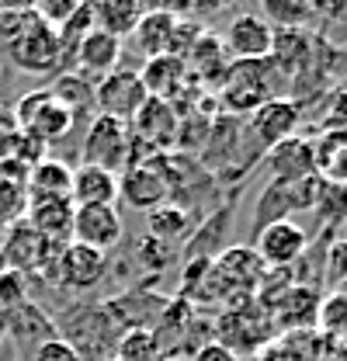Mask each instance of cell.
I'll list each match as a JSON object with an SVG mask.
<instances>
[{
	"mask_svg": "<svg viewBox=\"0 0 347 361\" xmlns=\"http://www.w3.org/2000/svg\"><path fill=\"white\" fill-rule=\"evenodd\" d=\"M219 39H222V49L233 63H260V59L271 56L274 28L254 11H240L226 21Z\"/></svg>",
	"mask_w": 347,
	"mask_h": 361,
	"instance_id": "7",
	"label": "cell"
},
{
	"mask_svg": "<svg viewBox=\"0 0 347 361\" xmlns=\"http://www.w3.org/2000/svg\"><path fill=\"white\" fill-rule=\"evenodd\" d=\"M25 302V278L14 274V271L0 268V316L11 313L14 306Z\"/></svg>",
	"mask_w": 347,
	"mask_h": 361,
	"instance_id": "35",
	"label": "cell"
},
{
	"mask_svg": "<svg viewBox=\"0 0 347 361\" xmlns=\"http://www.w3.org/2000/svg\"><path fill=\"white\" fill-rule=\"evenodd\" d=\"M118 361H160L164 351L157 344V334L150 326H126L122 337H115V351Z\"/></svg>",
	"mask_w": 347,
	"mask_h": 361,
	"instance_id": "28",
	"label": "cell"
},
{
	"mask_svg": "<svg viewBox=\"0 0 347 361\" xmlns=\"http://www.w3.org/2000/svg\"><path fill=\"white\" fill-rule=\"evenodd\" d=\"M327 142H312L316 153V174L334 184H347V133H327Z\"/></svg>",
	"mask_w": 347,
	"mask_h": 361,
	"instance_id": "26",
	"label": "cell"
},
{
	"mask_svg": "<svg viewBox=\"0 0 347 361\" xmlns=\"http://www.w3.org/2000/svg\"><path fill=\"white\" fill-rule=\"evenodd\" d=\"M188 226H191V216H188L181 205H174V202H164L160 209L150 212V236H157L160 243L181 240V236L188 233Z\"/></svg>",
	"mask_w": 347,
	"mask_h": 361,
	"instance_id": "30",
	"label": "cell"
},
{
	"mask_svg": "<svg viewBox=\"0 0 347 361\" xmlns=\"http://www.w3.org/2000/svg\"><path fill=\"white\" fill-rule=\"evenodd\" d=\"M94 84H97V80H90L80 70H59V73L49 80V90H52V97H59V101L77 115V111L94 108Z\"/></svg>",
	"mask_w": 347,
	"mask_h": 361,
	"instance_id": "25",
	"label": "cell"
},
{
	"mask_svg": "<svg viewBox=\"0 0 347 361\" xmlns=\"http://www.w3.org/2000/svg\"><path fill=\"white\" fill-rule=\"evenodd\" d=\"M80 164L104 167V171L122 178L132 167L129 122H118V118H108V115H94V122L87 126L84 146H80Z\"/></svg>",
	"mask_w": 347,
	"mask_h": 361,
	"instance_id": "3",
	"label": "cell"
},
{
	"mask_svg": "<svg viewBox=\"0 0 347 361\" xmlns=\"http://www.w3.org/2000/svg\"><path fill=\"white\" fill-rule=\"evenodd\" d=\"M312 216L319 219L323 229H337L347 223V184H334V180H323L319 195H316V205H312Z\"/></svg>",
	"mask_w": 347,
	"mask_h": 361,
	"instance_id": "29",
	"label": "cell"
},
{
	"mask_svg": "<svg viewBox=\"0 0 347 361\" xmlns=\"http://www.w3.org/2000/svg\"><path fill=\"white\" fill-rule=\"evenodd\" d=\"M0 330H7L18 344H32V351L35 348H42L45 341H52L56 337V323L49 319V316L35 306V302H21V306H14L11 313H4L0 316ZM32 351H28V358H32Z\"/></svg>",
	"mask_w": 347,
	"mask_h": 361,
	"instance_id": "19",
	"label": "cell"
},
{
	"mask_svg": "<svg viewBox=\"0 0 347 361\" xmlns=\"http://www.w3.org/2000/svg\"><path fill=\"white\" fill-rule=\"evenodd\" d=\"M327 348V358L330 355H347V292H330L319 299V310H316V326H312Z\"/></svg>",
	"mask_w": 347,
	"mask_h": 361,
	"instance_id": "21",
	"label": "cell"
},
{
	"mask_svg": "<svg viewBox=\"0 0 347 361\" xmlns=\"http://www.w3.org/2000/svg\"><path fill=\"white\" fill-rule=\"evenodd\" d=\"M229 56H226V49H222V39H219V32H202V39L191 45V52L184 56V66H188V77H191V84H202V87H219L222 84V77H226V70H229Z\"/></svg>",
	"mask_w": 347,
	"mask_h": 361,
	"instance_id": "16",
	"label": "cell"
},
{
	"mask_svg": "<svg viewBox=\"0 0 347 361\" xmlns=\"http://www.w3.org/2000/svg\"><path fill=\"white\" fill-rule=\"evenodd\" d=\"M4 56H7L21 73H32V77H56L59 70H66L63 45H59L56 28L42 25L39 18H35L14 42L4 45Z\"/></svg>",
	"mask_w": 347,
	"mask_h": 361,
	"instance_id": "4",
	"label": "cell"
},
{
	"mask_svg": "<svg viewBox=\"0 0 347 361\" xmlns=\"http://www.w3.org/2000/svg\"><path fill=\"white\" fill-rule=\"evenodd\" d=\"M146 101H150V94L139 80V70H129V66H118V70H111L108 77H101L94 84L97 115H108V118H118V122H132V115Z\"/></svg>",
	"mask_w": 347,
	"mask_h": 361,
	"instance_id": "6",
	"label": "cell"
},
{
	"mask_svg": "<svg viewBox=\"0 0 347 361\" xmlns=\"http://www.w3.org/2000/svg\"><path fill=\"white\" fill-rule=\"evenodd\" d=\"M35 7V18L49 25V28H63L70 18H73V11L80 7V0H39V4H32Z\"/></svg>",
	"mask_w": 347,
	"mask_h": 361,
	"instance_id": "34",
	"label": "cell"
},
{
	"mask_svg": "<svg viewBox=\"0 0 347 361\" xmlns=\"http://www.w3.org/2000/svg\"><path fill=\"white\" fill-rule=\"evenodd\" d=\"M18 135H21V126H18L14 111H11V108H0V160H7V157L14 153Z\"/></svg>",
	"mask_w": 347,
	"mask_h": 361,
	"instance_id": "37",
	"label": "cell"
},
{
	"mask_svg": "<svg viewBox=\"0 0 347 361\" xmlns=\"http://www.w3.org/2000/svg\"><path fill=\"white\" fill-rule=\"evenodd\" d=\"M181 11H164V7H146V14L139 18L135 32L129 35L132 49L146 59L153 56H171V39H174V25H177Z\"/></svg>",
	"mask_w": 347,
	"mask_h": 361,
	"instance_id": "17",
	"label": "cell"
},
{
	"mask_svg": "<svg viewBox=\"0 0 347 361\" xmlns=\"http://www.w3.org/2000/svg\"><path fill=\"white\" fill-rule=\"evenodd\" d=\"M327 278L330 281H347V240H337V243H330V250H327Z\"/></svg>",
	"mask_w": 347,
	"mask_h": 361,
	"instance_id": "38",
	"label": "cell"
},
{
	"mask_svg": "<svg viewBox=\"0 0 347 361\" xmlns=\"http://www.w3.org/2000/svg\"><path fill=\"white\" fill-rule=\"evenodd\" d=\"M45 274H52L66 288H80L84 292V288L101 285V278L108 274V257L97 254V250H90V247H80V243H66V247L56 250V257L45 268Z\"/></svg>",
	"mask_w": 347,
	"mask_h": 361,
	"instance_id": "11",
	"label": "cell"
},
{
	"mask_svg": "<svg viewBox=\"0 0 347 361\" xmlns=\"http://www.w3.org/2000/svg\"><path fill=\"white\" fill-rule=\"evenodd\" d=\"M260 361H327V348L316 330H288L260 348Z\"/></svg>",
	"mask_w": 347,
	"mask_h": 361,
	"instance_id": "22",
	"label": "cell"
},
{
	"mask_svg": "<svg viewBox=\"0 0 347 361\" xmlns=\"http://www.w3.org/2000/svg\"><path fill=\"white\" fill-rule=\"evenodd\" d=\"M11 111H14L21 133L35 135L45 146L63 142L66 135L73 133V126H77V115L59 97H52L49 87H35V90H28V94H21Z\"/></svg>",
	"mask_w": 347,
	"mask_h": 361,
	"instance_id": "2",
	"label": "cell"
},
{
	"mask_svg": "<svg viewBox=\"0 0 347 361\" xmlns=\"http://www.w3.org/2000/svg\"><path fill=\"white\" fill-rule=\"evenodd\" d=\"M254 250L264 261V268H292L309 254V233L296 219H281V223L257 229Z\"/></svg>",
	"mask_w": 347,
	"mask_h": 361,
	"instance_id": "10",
	"label": "cell"
},
{
	"mask_svg": "<svg viewBox=\"0 0 347 361\" xmlns=\"http://www.w3.org/2000/svg\"><path fill=\"white\" fill-rule=\"evenodd\" d=\"M327 361H330V358H327Z\"/></svg>",
	"mask_w": 347,
	"mask_h": 361,
	"instance_id": "43",
	"label": "cell"
},
{
	"mask_svg": "<svg viewBox=\"0 0 347 361\" xmlns=\"http://www.w3.org/2000/svg\"><path fill=\"white\" fill-rule=\"evenodd\" d=\"M191 361H240V355H233L226 344H219V341H209V344H202Z\"/></svg>",
	"mask_w": 347,
	"mask_h": 361,
	"instance_id": "39",
	"label": "cell"
},
{
	"mask_svg": "<svg viewBox=\"0 0 347 361\" xmlns=\"http://www.w3.org/2000/svg\"><path fill=\"white\" fill-rule=\"evenodd\" d=\"M101 361H118V358H115V355H108V358H101Z\"/></svg>",
	"mask_w": 347,
	"mask_h": 361,
	"instance_id": "40",
	"label": "cell"
},
{
	"mask_svg": "<svg viewBox=\"0 0 347 361\" xmlns=\"http://www.w3.org/2000/svg\"><path fill=\"white\" fill-rule=\"evenodd\" d=\"M70 198H73V205H115L118 202V174L94 167V164H77Z\"/></svg>",
	"mask_w": 347,
	"mask_h": 361,
	"instance_id": "20",
	"label": "cell"
},
{
	"mask_svg": "<svg viewBox=\"0 0 347 361\" xmlns=\"http://www.w3.org/2000/svg\"><path fill=\"white\" fill-rule=\"evenodd\" d=\"M70 188H73V167L56 157H45L42 164H35L25 184L28 198H70Z\"/></svg>",
	"mask_w": 347,
	"mask_h": 361,
	"instance_id": "23",
	"label": "cell"
},
{
	"mask_svg": "<svg viewBox=\"0 0 347 361\" xmlns=\"http://www.w3.org/2000/svg\"><path fill=\"white\" fill-rule=\"evenodd\" d=\"M0 73H4V70H0Z\"/></svg>",
	"mask_w": 347,
	"mask_h": 361,
	"instance_id": "42",
	"label": "cell"
},
{
	"mask_svg": "<svg viewBox=\"0 0 347 361\" xmlns=\"http://www.w3.org/2000/svg\"><path fill=\"white\" fill-rule=\"evenodd\" d=\"M274 32H305L309 21H316V4H303V0H267L264 14H260Z\"/></svg>",
	"mask_w": 347,
	"mask_h": 361,
	"instance_id": "27",
	"label": "cell"
},
{
	"mask_svg": "<svg viewBox=\"0 0 347 361\" xmlns=\"http://www.w3.org/2000/svg\"><path fill=\"white\" fill-rule=\"evenodd\" d=\"M299 122H303V108L296 97H271L264 101L257 111L247 115V133L250 139H257V146L267 153L285 139L299 135Z\"/></svg>",
	"mask_w": 347,
	"mask_h": 361,
	"instance_id": "8",
	"label": "cell"
},
{
	"mask_svg": "<svg viewBox=\"0 0 347 361\" xmlns=\"http://www.w3.org/2000/svg\"><path fill=\"white\" fill-rule=\"evenodd\" d=\"M160 361H174V358H167V355H164V358H160Z\"/></svg>",
	"mask_w": 347,
	"mask_h": 361,
	"instance_id": "41",
	"label": "cell"
},
{
	"mask_svg": "<svg viewBox=\"0 0 347 361\" xmlns=\"http://www.w3.org/2000/svg\"><path fill=\"white\" fill-rule=\"evenodd\" d=\"M139 80H142V87H146L150 97L167 101V104L191 84L188 66H184V59H177V56H153V59H146L142 70H139Z\"/></svg>",
	"mask_w": 347,
	"mask_h": 361,
	"instance_id": "18",
	"label": "cell"
},
{
	"mask_svg": "<svg viewBox=\"0 0 347 361\" xmlns=\"http://www.w3.org/2000/svg\"><path fill=\"white\" fill-rule=\"evenodd\" d=\"M90 7H94V28H101V32L122 39V42L135 32L139 18L146 14V7L135 4V0H97Z\"/></svg>",
	"mask_w": 347,
	"mask_h": 361,
	"instance_id": "24",
	"label": "cell"
},
{
	"mask_svg": "<svg viewBox=\"0 0 347 361\" xmlns=\"http://www.w3.org/2000/svg\"><path fill=\"white\" fill-rule=\"evenodd\" d=\"M28 361H84V358H80L63 337H52V341H45L42 348H35Z\"/></svg>",
	"mask_w": 347,
	"mask_h": 361,
	"instance_id": "36",
	"label": "cell"
},
{
	"mask_svg": "<svg viewBox=\"0 0 347 361\" xmlns=\"http://www.w3.org/2000/svg\"><path fill=\"white\" fill-rule=\"evenodd\" d=\"M264 164L271 171V180H281V184H296L316 174V153H312V139H285L278 142L274 149L264 153Z\"/></svg>",
	"mask_w": 347,
	"mask_h": 361,
	"instance_id": "14",
	"label": "cell"
},
{
	"mask_svg": "<svg viewBox=\"0 0 347 361\" xmlns=\"http://www.w3.org/2000/svg\"><path fill=\"white\" fill-rule=\"evenodd\" d=\"M122 49H126L122 39H115V35L94 28L84 42L73 49V56H70V70H80V73H87L90 80H101V77H108L111 70H118Z\"/></svg>",
	"mask_w": 347,
	"mask_h": 361,
	"instance_id": "15",
	"label": "cell"
},
{
	"mask_svg": "<svg viewBox=\"0 0 347 361\" xmlns=\"http://www.w3.org/2000/svg\"><path fill=\"white\" fill-rule=\"evenodd\" d=\"M28 212V191L21 184L0 178V229H11L14 223H21Z\"/></svg>",
	"mask_w": 347,
	"mask_h": 361,
	"instance_id": "32",
	"label": "cell"
},
{
	"mask_svg": "<svg viewBox=\"0 0 347 361\" xmlns=\"http://www.w3.org/2000/svg\"><path fill=\"white\" fill-rule=\"evenodd\" d=\"M90 32H94V7L80 0V7L73 11V18H70V21H66V25H63V28L56 32V35H59V45H63V59H66V70H70V56H73V49L84 42Z\"/></svg>",
	"mask_w": 347,
	"mask_h": 361,
	"instance_id": "31",
	"label": "cell"
},
{
	"mask_svg": "<svg viewBox=\"0 0 347 361\" xmlns=\"http://www.w3.org/2000/svg\"><path fill=\"white\" fill-rule=\"evenodd\" d=\"M126 236V223H122V212L118 205H77V216H73V240L70 243H80L90 247L97 254H111Z\"/></svg>",
	"mask_w": 347,
	"mask_h": 361,
	"instance_id": "9",
	"label": "cell"
},
{
	"mask_svg": "<svg viewBox=\"0 0 347 361\" xmlns=\"http://www.w3.org/2000/svg\"><path fill=\"white\" fill-rule=\"evenodd\" d=\"M56 243H49L39 229L25 223H14L4 236H0V268L4 271H14V274H39L52 264L56 257Z\"/></svg>",
	"mask_w": 347,
	"mask_h": 361,
	"instance_id": "5",
	"label": "cell"
},
{
	"mask_svg": "<svg viewBox=\"0 0 347 361\" xmlns=\"http://www.w3.org/2000/svg\"><path fill=\"white\" fill-rule=\"evenodd\" d=\"M35 21V7L28 4H0V45L14 42L28 25Z\"/></svg>",
	"mask_w": 347,
	"mask_h": 361,
	"instance_id": "33",
	"label": "cell"
},
{
	"mask_svg": "<svg viewBox=\"0 0 347 361\" xmlns=\"http://www.w3.org/2000/svg\"><path fill=\"white\" fill-rule=\"evenodd\" d=\"M118 198H122L129 209H142V212L160 209V205L171 198L167 171H160V167H157V160L129 167V171L118 178Z\"/></svg>",
	"mask_w": 347,
	"mask_h": 361,
	"instance_id": "12",
	"label": "cell"
},
{
	"mask_svg": "<svg viewBox=\"0 0 347 361\" xmlns=\"http://www.w3.org/2000/svg\"><path fill=\"white\" fill-rule=\"evenodd\" d=\"M73 216H77L73 198H28L25 223L39 229L49 243L66 247L73 240Z\"/></svg>",
	"mask_w": 347,
	"mask_h": 361,
	"instance_id": "13",
	"label": "cell"
},
{
	"mask_svg": "<svg viewBox=\"0 0 347 361\" xmlns=\"http://www.w3.org/2000/svg\"><path fill=\"white\" fill-rule=\"evenodd\" d=\"M274 73H278V70L271 66V59H260V63H229V70H226V77H222V84H219L222 108H226L229 115L243 118V115L257 111L264 101L281 97V94L271 90ZM278 77H281V73H278Z\"/></svg>",
	"mask_w": 347,
	"mask_h": 361,
	"instance_id": "1",
	"label": "cell"
}]
</instances>
